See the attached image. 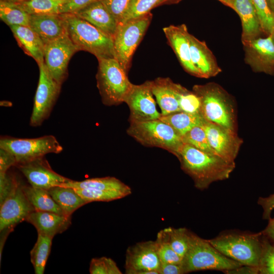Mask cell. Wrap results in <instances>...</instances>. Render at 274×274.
I'll return each instance as SVG.
<instances>
[{"mask_svg":"<svg viewBox=\"0 0 274 274\" xmlns=\"http://www.w3.org/2000/svg\"><path fill=\"white\" fill-rule=\"evenodd\" d=\"M177 157L182 170L200 190L207 189L213 182L228 179L235 167V161L226 160L185 143Z\"/></svg>","mask_w":274,"mask_h":274,"instance_id":"cell-1","label":"cell"},{"mask_svg":"<svg viewBox=\"0 0 274 274\" xmlns=\"http://www.w3.org/2000/svg\"><path fill=\"white\" fill-rule=\"evenodd\" d=\"M192 91L200 98L199 114L206 121L236 132L234 101L224 88L216 83L210 82L195 85Z\"/></svg>","mask_w":274,"mask_h":274,"instance_id":"cell-2","label":"cell"},{"mask_svg":"<svg viewBox=\"0 0 274 274\" xmlns=\"http://www.w3.org/2000/svg\"><path fill=\"white\" fill-rule=\"evenodd\" d=\"M208 240L220 253L243 265L259 267L263 250L261 232H223Z\"/></svg>","mask_w":274,"mask_h":274,"instance_id":"cell-3","label":"cell"},{"mask_svg":"<svg viewBox=\"0 0 274 274\" xmlns=\"http://www.w3.org/2000/svg\"><path fill=\"white\" fill-rule=\"evenodd\" d=\"M67 32L79 51L94 55L97 60L116 58L113 39L74 14L63 13Z\"/></svg>","mask_w":274,"mask_h":274,"instance_id":"cell-4","label":"cell"},{"mask_svg":"<svg viewBox=\"0 0 274 274\" xmlns=\"http://www.w3.org/2000/svg\"><path fill=\"white\" fill-rule=\"evenodd\" d=\"M181 264L185 273L203 270L226 272L243 265L220 253L208 239L191 231L189 248Z\"/></svg>","mask_w":274,"mask_h":274,"instance_id":"cell-5","label":"cell"},{"mask_svg":"<svg viewBox=\"0 0 274 274\" xmlns=\"http://www.w3.org/2000/svg\"><path fill=\"white\" fill-rule=\"evenodd\" d=\"M98 61L96 79L102 103L110 106L124 102L134 85L127 73L116 58H102Z\"/></svg>","mask_w":274,"mask_h":274,"instance_id":"cell-6","label":"cell"},{"mask_svg":"<svg viewBox=\"0 0 274 274\" xmlns=\"http://www.w3.org/2000/svg\"><path fill=\"white\" fill-rule=\"evenodd\" d=\"M127 133L144 146L162 148L176 157L184 144L182 137L159 119L130 123Z\"/></svg>","mask_w":274,"mask_h":274,"instance_id":"cell-7","label":"cell"},{"mask_svg":"<svg viewBox=\"0 0 274 274\" xmlns=\"http://www.w3.org/2000/svg\"><path fill=\"white\" fill-rule=\"evenodd\" d=\"M149 13L118 24L113 39L117 59L128 73L134 52L144 37L152 20Z\"/></svg>","mask_w":274,"mask_h":274,"instance_id":"cell-8","label":"cell"},{"mask_svg":"<svg viewBox=\"0 0 274 274\" xmlns=\"http://www.w3.org/2000/svg\"><path fill=\"white\" fill-rule=\"evenodd\" d=\"M0 148L11 153L15 157L17 164L31 161L49 153L58 154L63 147L52 135L34 139H21L3 136Z\"/></svg>","mask_w":274,"mask_h":274,"instance_id":"cell-9","label":"cell"},{"mask_svg":"<svg viewBox=\"0 0 274 274\" xmlns=\"http://www.w3.org/2000/svg\"><path fill=\"white\" fill-rule=\"evenodd\" d=\"M38 66L39 79L29 123L34 127L40 126L49 117L61 86L52 77L44 62Z\"/></svg>","mask_w":274,"mask_h":274,"instance_id":"cell-10","label":"cell"},{"mask_svg":"<svg viewBox=\"0 0 274 274\" xmlns=\"http://www.w3.org/2000/svg\"><path fill=\"white\" fill-rule=\"evenodd\" d=\"M35 210L29 202L19 183L17 188L0 204V257L9 233L19 223L25 221Z\"/></svg>","mask_w":274,"mask_h":274,"instance_id":"cell-11","label":"cell"},{"mask_svg":"<svg viewBox=\"0 0 274 274\" xmlns=\"http://www.w3.org/2000/svg\"><path fill=\"white\" fill-rule=\"evenodd\" d=\"M78 51L67 33L44 45V63L52 77L59 85L67 78L70 60Z\"/></svg>","mask_w":274,"mask_h":274,"instance_id":"cell-12","label":"cell"},{"mask_svg":"<svg viewBox=\"0 0 274 274\" xmlns=\"http://www.w3.org/2000/svg\"><path fill=\"white\" fill-rule=\"evenodd\" d=\"M161 263L155 241L138 243L127 249V274H159Z\"/></svg>","mask_w":274,"mask_h":274,"instance_id":"cell-13","label":"cell"},{"mask_svg":"<svg viewBox=\"0 0 274 274\" xmlns=\"http://www.w3.org/2000/svg\"><path fill=\"white\" fill-rule=\"evenodd\" d=\"M124 102L129 108L130 123L158 119L161 115L156 108L152 91V81L134 84Z\"/></svg>","mask_w":274,"mask_h":274,"instance_id":"cell-14","label":"cell"},{"mask_svg":"<svg viewBox=\"0 0 274 274\" xmlns=\"http://www.w3.org/2000/svg\"><path fill=\"white\" fill-rule=\"evenodd\" d=\"M242 44L245 61L254 72L274 75V38L272 35Z\"/></svg>","mask_w":274,"mask_h":274,"instance_id":"cell-15","label":"cell"},{"mask_svg":"<svg viewBox=\"0 0 274 274\" xmlns=\"http://www.w3.org/2000/svg\"><path fill=\"white\" fill-rule=\"evenodd\" d=\"M16 166L35 188L48 190L71 180L54 172L44 156L17 164Z\"/></svg>","mask_w":274,"mask_h":274,"instance_id":"cell-16","label":"cell"},{"mask_svg":"<svg viewBox=\"0 0 274 274\" xmlns=\"http://www.w3.org/2000/svg\"><path fill=\"white\" fill-rule=\"evenodd\" d=\"M203 126L215 153L226 160L235 161L243 143L236 132L206 120Z\"/></svg>","mask_w":274,"mask_h":274,"instance_id":"cell-17","label":"cell"},{"mask_svg":"<svg viewBox=\"0 0 274 274\" xmlns=\"http://www.w3.org/2000/svg\"><path fill=\"white\" fill-rule=\"evenodd\" d=\"M163 31L184 70L192 76L200 78L198 72L191 61L189 40L190 33L186 25L184 24L170 25L164 27Z\"/></svg>","mask_w":274,"mask_h":274,"instance_id":"cell-18","label":"cell"},{"mask_svg":"<svg viewBox=\"0 0 274 274\" xmlns=\"http://www.w3.org/2000/svg\"><path fill=\"white\" fill-rule=\"evenodd\" d=\"M44 45L67 33L62 14L30 15L29 26Z\"/></svg>","mask_w":274,"mask_h":274,"instance_id":"cell-19","label":"cell"},{"mask_svg":"<svg viewBox=\"0 0 274 274\" xmlns=\"http://www.w3.org/2000/svg\"><path fill=\"white\" fill-rule=\"evenodd\" d=\"M189 40L192 62L200 78L213 77L221 72L216 57L204 41L189 33Z\"/></svg>","mask_w":274,"mask_h":274,"instance_id":"cell-20","label":"cell"},{"mask_svg":"<svg viewBox=\"0 0 274 274\" xmlns=\"http://www.w3.org/2000/svg\"><path fill=\"white\" fill-rule=\"evenodd\" d=\"M25 221L36 227L38 234L52 238L65 231L72 223L71 216L37 211L30 213Z\"/></svg>","mask_w":274,"mask_h":274,"instance_id":"cell-21","label":"cell"},{"mask_svg":"<svg viewBox=\"0 0 274 274\" xmlns=\"http://www.w3.org/2000/svg\"><path fill=\"white\" fill-rule=\"evenodd\" d=\"M180 84L169 78L159 77L152 81V91L162 115L181 111L179 94Z\"/></svg>","mask_w":274,"mask_h":274,"instance_id":"cell-22","label":"cell"},{"mask_svg":"<svg viewBox=\"0 0 274 274\" xmlns=\"http://www.w3.org/2000/svg\"><path fill=\"white\" fill-rule=\"evenodd\" d=\"M74 14L114 39L118 23L101 0Z\"/></svg>","mask_w":274,"mask_h":274,"instance_id":"cell-23","label":"cell"},{"mask_svg":"<svg viewBox=\"0 0 274 274\" xmlns=\"http://www.w3.org/2000/svg\"><path fill=\"white\" fill-rule=\"evenodd\" d=\"M232 9L241 18L242 43L261 37L263 32L252 0H235Z\"/></svg>","mask_w":274,"mask_h":274,"instance_id":"cell-24","label":"cell"},{"mask_svg":"<svg viewBox=\"0 0 274 274\" xmlns=\"http://www.w3.org/2000/svg\"><path fill=\"white\" fill-rule=\"evenodd\" d=\"M19 46L39 65L44 62V44L39 36L29 26H9Z\"/></svg>","mask_w":274,"mask_h":274,"instance_id":"cell-25","label":"cell"},{"mask_svg":"<svg viewBox=\"0 0 274 274\" xmlns=\"http://www.w3.org/2000/svg\"><path fill=\"white\" fill-rule=\"evenodd\" d=\"M60 186L76 189H92L101 190L118 191L127 195L131 193V188L119 179L112 177L88 179L82 181L71 180Z\"/></svg>","mask_w":274,"mask_h":274,"instance_id":"cell-26","label":"cell"},{"mask_svg":"<svg viewBox=\"0 0 274 274\" xmlns=\"http://www.w3.org/2000/svg\"><path fill=\"white\" fill-rule=\"evenodd\" d=\"M64 215L71 216L78 209L88 203L72 188L57 186L48 190Z\"/></svg>","mask_w":274,"mask_h":274,"instance_id":"cell-27","label":"cell"},{"mask_svg":"<svg viewBox=\"0 0 274 274\" xmlns=\"http://www.w3.org/2000/svg\"><path fill=\"white\" fill-rule=\"evenodd\" d=\"M169 125L181 137L195 126L202 125L206 120L200 114H192L183 111L166 115L159 118Z\"/></svg>","mask_w":274,"mask_h":274,"instance_id":"cell-28","label":"cell"},{"mask_svg":"<svg viewBox=\"0 0 274 274\" xmlns=\"http://www.w3.org/2000/svg\"><path fill=\"white\" fill-rule=\"evenodd\" d=\"M22 189L35 211L50 212L64 215L48 190L25 185H22Z\"/></svg>","mask_w":274,"mask_h":274,"instance_id":"cell-29","label":"cell"},{"mask_svg":"<svg viewBox=\"0 0 274 274\" xmlns=\"http://www.w3.org/2000/svg\"><path fill=\"white\" fill-rule=\"evenodd\" d=\"M53 238L38 234L36 243L30 252V261L36 274H43L50 253Z\"/></svg>","mask_w":274,"mask_h":274,"instance_id":"cell-30","label":"cell"},{"mask_svg":"<svg viewBox=\"0 0 274 274\" xmlns=\"http://www.w3.org/2000/svg\"><path fill=\"white\" fill-rule=\"evenodd\" d=\"M30 15L16 4L0 1L1 20L9 26L12 25L29 26Z\"/></svg>","mask_w":274,"mask_h":274,"instance_id":"cell-31","label":"cell"},{"mask_svg":"<svg viewBox=\"0 0 274 274\" xmlns=\"http://www.w3.org/2000/svg\"><path fill=\"white\" fill-rule=\"evenodd\" d=\"M67 0H26L16 4L29 15L59 14L61 6Z\"/></svg>","mask_w":274,"mask_h":274,"instance_id":"cell-32","label":"cell"},{"mask_svg":"<svg viewBox=\"0 0 274 274\" xmlns=\"http://www.w3.org/2000/svg\"><path fill=\"white\" fill-rule=\"evenodd\" d=\"M155 242L161 263H182L183 259L173 250L170 245L167 228L158 232Z\"/></svg>","mask_w":274,"mask_h":274,"instance_id":"cell-33","label":"cell"},{"mask_svg":"<svg viewBox=\"0 0 274 274\" xmlns=\"http://www.w3.org/2000/svg\"><path fill=\"white\" fill-rule=\"evenodd\" d=\"M182 139L185 144L190 145L203 152L217 155L209 144L203 124L193 127L182 136Z\"/></svg>","mask_w":274,"mask_h":274,"instance_id":"cell-34","label":"cell"},{"mask_svg":"<svg viewBox=\"0 0 274 274\" xmlns=\"http://www.w3.org/2000/svg\"><path fill=\"white\" fill-rule=\"evenodd\" d=\"M263 33L266 36L274 34V13L266 0H252Z\"/></svg>","mask_w":274,"mask_h":274,"instance_id":"cell-35","label":"cell"},{"mask_svg":"<svg viewBox=\"0 0 274 274\" xmlns=\"http://www.w3.org/2000/svg\"><path fill=\"white\" fill-rule=\"evenodd\" d=\"M167 228L172 248L183 259L189 248L190 231L184 227Z\"/></svg>","mask_w":274,"mask_h":274,"instance_id":"cell-36","label":"cell"},{"mask_svg":"<svg viewBox=\"0 0 274 274\" xmlns=\"http://www.w3.org/2000/svg\"><path fill=\"white\" fill-rule=\"evenodd\" d=\"M162 4V0H131L122 20L118 24L150 13L154 7Z\"/></svg>","mask_w":274,"mask_h":274,"instance_id":"cell-37","label":"cell"},{"mask_svg":"<svg viewBox=\"0 0 274 274\" xmlns=\"http://www.w3.org/2000/svg\"><path fill=\"white\" fill-rule=\"evenodd\" d=\"M75 190L88 203L93 201H110L128 196L125 193L118 191L92 189H76Z\"/></svg>","mask_w":274,"mask_h":274,"instance_id":"cell-38","label":"cell"},{"mask_svg":"<svg viewBox=\"0 0 274 274\" xmlns=\"http://www.w3.org/2000/svg\"><path fill=\"white\" fill-rule=\"evenodd\" d=\"M179 106L181 111L199 114L200 100L199 96L193 91H189L181 85L179 94Z\"/></svg>","mask_w":274,"mask_h":274,"instance_id":"cell-39","label":"cell"},{"mask_svg":"<svg viewBox=\"0 0 274 274\" xmlns=\"http://www.w3.org/2000/svg\"><path fill=\"white\" fill-rule=\"evenodd\" d=\"M89 272L91 274L122 273L116 263L106 257L92 258L90 263Z\"/></svg>","mask_w":274,"mask_h":274,"instance_id":"cell-40","label":"cell"},{"mask_svg":"<svg viewBox=\"0 0 274 274\" xmlns=\"http://www.w3.org/2000/svg\"><path fill=\"white\" fill-rule=\"evenodd\" d=\"M19 182L14 175L0 173V204L17 188Z\"/></svg>","mask_w":274,"mask_h":274,"instance_id":"cell-41","label":"cell"},{"mask_svg":"<svg viewBox=\"0 0 274 274\" xmlns=\"http://www.w3.org/2000/svg\"><path fill=\"white\" fill-rule=\"evenodd\" d=\"M131 0H101L118 23L122 20Z\"/></svg>","mask_w":274,"mask_h":274,"instance_id":"cell-42","label":"cell"},{"mask_svg":"<svg viewBox=\"0 0 274 274\" xmlns=\"http://www.w3.org/2000/svg\"><path fill=\"white\" fill-rule=\"evenodd\" d=\"M98 0H67L59 9V14H74Z\"/></svg>","mask_w":274,"mask_h":274,"instance_id":"cell-43","label":"cell"},{"mask_svg":"<svg viewBox=\"0 0 274 274\" xmlns=\"http://www.w3.org/2000/svg\"><path fill=\"white\" fill-rule=\"evenodd\" d=\"M263 250L259 266L274 264V245L263 234Z\"/></svg>","mask_w":274,"mask_h":274,"instance_id":"cell-44","label":"cell"},{"mask_svg":"<svg viewBox=\"0 0 274 274\" xmlns=\"http://www.w3.org/2000/svg\"><path fill=\"white\" fill-rule=\"evenodd\" d=\"M14 156L8 151L0 148V173H6L10 167L16 166Z\"/></svg>","mask_w":274,"mask_h":274,"instance_id":"cell-45","label":"cell"},{"mask_svg":"<svg viewBox=\"0 0 274 274\" xmlns=\"http://www.w3.org/2000/svg\"><path fill=\"white\" fill-rule=\"evenodd\" d=\"M257 203L263 210V219L268 220L271 218V214L274 209V194L266 197H260Z\"/></svg>","mask_w":274,"mask_h":274,"instance_id":"cell-46","label":"cell"},{"mask_svg":"<svg viewBox=\"0 0 274 274\" xmlns=\"http://www.w3.org/2000/svg\"><path fill=\"white\" fill-rule=\"evenodd\" d=\"M159 271V274L185 273L181 263H161Z\"/></svg>","mask_w":274,"mask_h":274,"instance_id":"cell-47","label":"cell"},{"mask_svg":"<svg viewBox=\"0 0 274 274\" xmlns=\"http://www.w3.org/2000/svg\"><path fill=\"white\" fill-rule=\"evenodd\" d=\"M227 273H259L258 267L242 265L237 268L226 271Z\"/></svg>","mask_w":274,"mask_h":274,"instance_id":"cell-48","label":"cell"},{"mask_svg":"<svg viewBox=\"0 0 274 274\" xmlns=\"http://www.w3.org/2000/svg\"><path fill=\"white\" fill-rule=\"evenodd\" d=\"M261 232L272 244L274 245V217L270 218L268 220L267 226Z\"/></svg>","mask_w":274,"mask_h":274,"instance_id":"cell-49","label":"cell"},{"mask_svg":"<svg viewBox=\"0 0 274 274\" xmlns=\"http://www.w3.org/2000/svg\"><path fill=\"white\" fill-rule=\"evenodd\" d=\"M260 274H274V264L258 267Z\"/></svg>","mask_w":274,"mask_h":274,"instance_id":"cell-50","label":"cell"},{"mask_svg":"<svg viewBox=\"0 0 274 274\" xmlns=\"http://www.w3.org/2000/svg\"><path fill=\"white\" fill-rule=\"evenodd\" d=\"M225 6L232 9L233 3L235 0H218Z\"/></svg>","mask_w":274,"mask_h":274,"instance_id":"cell-51","label":"cell"},{"mask_svg":"<svg viewBox=\"0 0 274 274\" xmlns=\"http://www.w3.org/2000/svg\"><path fill=\"white\" fill-rule=\"evenodd\" d=\"M266 1L270 9L274 13V0H266Z\"/></svg>","mask_w":274,"mask_h":274,"instance_id":"cell-52","label":"cell"},{"mask_svg":"<svg viewBox=\"0 0 274 274\" xmlns=\"http://www.w3.org/2000/svg\"><path fill=\"white\" fill-rule=\"evenodd\" d=\"M0 1H4L8 2H10L14 4H17L21 2H22L23 1H25L26 0H0Z\"/></svg>","mask_w":274,"mask_h":274,"instance_id":"cell-53","label":"cell"},{"mask_svg":"<svg viewBox=\"0 0 274 274\" xmlns=\"http://www.w3.org/2000/svg\"><path fill=\"white\" fill-rule=\"evenodd\" d=\"M170 0H162V3Z\"/></svg>","mask_w":274,"mask_h":274,"instance_id":"cell-54","label":"cell"},{"mask_svg":"<svg viewBox=\"0 0 274 274\" xmlns=\"http://www.w3.org/2000/svg\"><path fill=\"white\" fill-rule=\"evenodd\" d=\"M272 35L273 36V38H274V34H273V35Z\"/></svg>","mask_w":274,"mask_h":274,"instance_id":"cell-55","label":"cell"}]
</instances>
